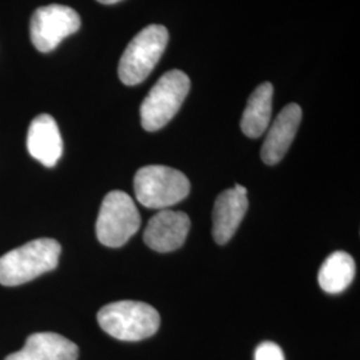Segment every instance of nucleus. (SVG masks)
I'll list each match as a JSON object with an SVG mask.
<instances>
[{
	"mask_svg": "<svg viewBox=\"0 0 360 360\" xmlns=\"http://www.w3.org/2000/svg\"><path fill=\"white\" fill-rule=\"evenodd\" d=\"M62 247L50 238L28 242L0 257V284L15 287L55 270Z\"/></svg>",
	"mask_w": 360,
	"mask_h": 360,
	"instance_id": "nucleus-1",
	"label": "nucleus"
},
{
	"mask_svg": "<svg viewBox=\"0 0 360 360\" xmlns=\"http://www.w3.org/2000/svg\"><path fill=\"white\" fill-rule=\"evenodd\" d=\"M104 333L123 342H138L156 334L160 326L159 312L150 304L135 300L114 302L98 312Z\"/></svg>",
	"mask_w": 360,
	"mask_h": 360,
	"instance_id": "nucleus-2",
	"label": "nucleus"
},
{
	"mask_svg": "<svg viewBox=\"0 0 360 360\" xmlns=\"http://www.w3.org/2000/svg\"><path fill=\"white\" fill-rule=\"evenodd\" d=\"M134 188L142 206L166 210L178 205L190 193V180L175 168L166 166H146L138 169Z\"/></svg>",
	"mask_w": 360,
	"mask_h": 360,
	"instance_id": "nucleus-3",
	"label": "nucleus"
},
{
	"mask_svg": "<svg viewBox=\"0 0 360 360\" xmlns=\"http://www.w3.org/2000/svg\"><path fill=\"white\" fill-rule=\"evenodd\" d=\"M191 87L183 71L171 70L160 77L141 105V122L146 131L163 129L178 114Z\"/></svg>",
	"mask_w": 360,
	"mask_h": 360,
	"instance_id": "nucleus-4",
	"label": "nucleus"
},
{
	"mask_svg": "<svg viewBox=\"0 0 360 360\" xmlns=\"http://www.w3.org/2000/svg\"><path fill=\"white\" fill-rule=\"evenodd\" d=\"M168 43L167 28L151 25L135 35L123 52L117 74L126 86H136L146 80L162 58Z\"/></svg>",
	"mask_w": 360,
	"mask_h": 360,
	"instance_id": "nucleus-5",
	"label": "nucleus"
},
{
	"mask_svg": "<svg viewBox=\"0 0 360 360\" xmlns=\"http://www.w3.org/2000/svg\"><path fill=\"white\" fill-rule=\"evenodd\" d=\"M139 229L141 215L129 193H107L96 220L98 240L105 247L117 248L126 245Z\"/></svg>",
	"mask_w": 360,
	"mask_h": 360,
	"instance_id": "nucleus-6",
	"label": "nucleus"
},
{
	"mask_svg": "<svg viewBox=\"0 0 360 360\" xmlns=\"http://www.w3.org/2000/svg\"><path fill=\"white\" fill-rule=\"evenodd\" d=\"M79 28L80 16L75 10L62 4H51L40 7L34 13L30 34L38 51L50 52Z\"/></svg>",
	"mask_w": 360,
	"mask_h": 360,
	"instance_id": "nucleus-7",
	"label": "nucleus"
},
{
	"mask_svg": "<svg viewBox=\"0 0 360 360\" xmlns=\"http://www.w3.org/2000/svg\"><path fill=\"white\" fill-rule=\"evenodd\" d=\"M191 220L181 211L162 210L150 219L144 230V243L156 252H171L184 245Z\"/></svg>",
	"mask_w": 360,
	"mask_h": 360,
	"instance_id": "nucleus-8",
	"label": "nucleus"
},
{
	"mask_svg": "<svg viewBox=\"0 0 360 360\" xmlns=\"http://www.w3.org/2000/svg\"><path fill=\"white\" fill-rule=\"evenodd\" d=\"M300 122L302 108L296 103L287 104L279 112L262 146L260 155L266 165L274 166L283 159L295 139Z\"/></svg>",
	"mask_w": 360,
	"mask_h": 360,
	"instance_id": "nucleus-9",
	"label": "nucleus"
},
{
	"mask_svg": "<svg viewBox=\"0 0 360 360\" xmlns=\"http://www.w3.org/2000/svg\"><path fill=\"white\" fill-rule=\"evenodd\" d=\"M30 155L46 167H53L63 154V141L55 119L49 114L38 115L30 124L27 135Z\"/></svg>",
	"mask_w": 360,
	"mask_h": 360,
	"instance_id": "nucleus-10",
	"label": "nucleus"
},
{
	"mask_svg": "<svg viewBox=\"0 0 360 360\" xmlns=\"http://www.w3.org/2000/svg\"><path fill=\"white\" fill-rule=\"evenodd\" d=\"M248 210L247 195L226 190L215 200L212 211V236L218 245H226L240 226Z\"/></svg>",
	"mask_w": 360,
	"mask_h": 360,
	"instance_id": "nucleus-11",
	"label": "nucleus"
},
{
	"mask_svg": "<svg viewBox=\"0 0 360 360\" xmlns=\"http://www.w3.org/2000/svg\"><path fill=\"white\" fill-rule=\"evenodd\" d=\"M79 348L71 340L55 333H37L27 338L26 345L4 360H77Z\"/></svg>",
	"mask_w": 360,
	"mask_h": 360,
	"instance_id": "nucleus-12",
	"label": "nucleus"
},
{
	"mask_svg": "<svg viewBox=\"0 0 360 360\" xmlns=\"http://www.w3.org/2000/svg\"><path fill=\"white\" fill-rule=\"evenodd\" d=\"M272 95L274 87L266 82L257 86L248 98L240 120V127L245 136L257 139L269 129L272 114Z\"/></svg>",
	"mask_w": 360,
	"mask_h": 360,
	"instance_id": "nucleus-13",
	"label": "nucleus"
},
{
	"mask_svg": "<svg viewBox=\"0 0 360 360\" xmlns=\"http://www.w3.org/2000/svg\"><path fill=\"white\" fill-rule=\"evenodd\" d=\"M356 274L355 260L345 251H336L324 260L319 270L318 282L323 291L340 294L347 290Z\"/></svg>",
	"mask_w": 360,
	"mask_h": 360,
	"instance_id": "nucleus-14",
	"label": "nucleus"
},
{
	"mask_svg": "<svg viewBox=\"0 0 360 360\" xmlns=\"http://www.w3.org/2000/svg\"><path fill=\"white\" fill-rule=\"evenodd\" d=\"M255 360H285L283 349L274 342H263L255 349Z\"/></svg>",
	"mask_w": 360,
	"mask_h": 360,
	"instance_id": "nucleus-15",
	"label": "nucleus"
},
{
	"mask_svg": "<svg viewBox=\"0 0 360 360\" xmlns=\"http://www.w3.org/2000/svg\"><path fill=\"white\" fill-rule=\"evenodd\" d=\"M233 190H236L238 193H243V195H247V188L243 187L242 184H239V183H236V184L233 186Z\"/></svg>",
	"mask_w": 360,
	"mask_h": 360,
	"instance_id": "nucleus-16",
	"label": "nucleus"
},
{
	"mask_svg": "<svg viewBox=\"0 0 360 360\" xmlns=\"http://www.w3.org/2000/svg\"><path fill=\"white\" fill-rule=\"evenodd\" d=\"M96 1H99L102 4H115V3L120 1V0H96Z\"/></svg>",
	"mask_w": 360,
	"mask_h": 360,
	"instance_id": "nucleus-17",
	"label": "nucleus"
}]
</instances>
